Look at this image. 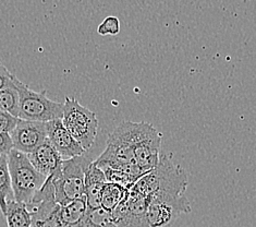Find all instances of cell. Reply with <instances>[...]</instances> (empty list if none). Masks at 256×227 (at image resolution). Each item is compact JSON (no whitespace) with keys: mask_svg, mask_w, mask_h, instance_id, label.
<instances>
[{"mask_svg":"<svg viewBox=\"0 0 256 227\" xmlns=\"http://www.w3.org/2000/svg\"><path fill=\"white\" fill-rule=\"evenodd\" d=\"M188 188V175L184 169L176 165L168 155L162 154L157 166L142 176L131 190L152 198L158 193L184 195Z\"/></svg>","mask_w":256,"mask_h":227,"instance_id":"6da1fadb","label":"cell"},{"mask_svg":"<svg viewBox=\"0 0 256 227\" xmlns=\"http://www.w3.org/2000/svg\"><path fill=\"white\" fill-rule=\"evenodd\" d=\"M136 126V122L124 121L109 134L105 151L94 161L97 166L102 169L124 170L129 165L136 164L134 158Z\"/></svg>","mask_w":256,"mask_h":227,"instance_id":"7a4b0ae2","label":"cell"},{"mask_svg":"<svg viewBox=\"0 0 256 227\" xmlns=\"http://www.w3.org/2000/svg\"><path fill=\"white\" fill-rule=\"evenodd\" d=\"M14 199L24 204H28L34 195L44 186L47 178L35 169L26 154L12 150L8 154Z\"/></svg>","mask_w":256,"mask_h":227,"instance_id":"3957f363","label":"cell"},{"mask_svg":"<svg viewBox=\"0 0 256 227\" xmlns=\"http://www.w3.org/2000/svg\"><path fill=\"white\" fill-rule=\"evenodd\" d=\"M14 84L20 97V119L40 122L62 119L64 104L48 99L45 90L35 92L16 77H14Z\"/></svg>","mask_w":256,"mask_h":227,"instance_id":"277c9868","label":"cell"},{"mask_svg":"<svg viewBox=\"0 0 256 227\" xmlns=\"http://www.w3.org/2000/svg\"><path fill=\"white\" fill-rule=\"evenodd\" d=\"M62 120L66 130L85 151L92 148L98 128V120L95 113L82 106L74 97L66 96L64 103V116Z\"/></svg>","mask_w":256,"mask_h":227,"instance_id":"5b68a950","label":"cell"},{"mask_svg":"<svg viewBox=\"0 0 256 227\" xmlns=\"http://www.w3.org/2000/svg\"><path fill=\"white\" fill-rule=\"evenodd\" d=\"M92 162L82 156L64 159L62 175L52 178L54 197L60 206L84 197L85 192V170Z\"/></svg>","mask_w":256,"mask_h":227,"instance_id":"8992f818","label":"cell"},{"mask_svg":"<svg viewBox=\"0 0 256 227\" xmlns=\"http://www.w3.org/2000/svg\"><path fill=\"white\" fill-rule=\"evenodd\" d=\"M192 210L186 195L158 193L150 198L148 220L150 227H172L181 214Z\"/></svg>","mask_w":256,"mask_h":227,"instance_id":"52a82bcc","label":"cell"},{"mask_svg":"<svg viewBox=\"0 0 256 227\" xmlns=\"http://www.w3.org/2000/svg\"><path fill=\"white\" fill-rule=\"evenodd\" d=\"M162 134L148 122H136L134 134V158L145 174L154 169L160 158Z\"/></svg>","mask_w":256,"mask_h":227,"instance_id":"ba28073f","label":"cell"},{"mask_svg":"<svg viewBox=\"0 0 256 227\" xmlns=\"http://www.w3.org/2000/svg\"><path fill=\"white\" fill-rule=\"evenodd\" d=\"M148 203V198L130 189L124 201L112 212L114 222L118 227H150Z\"/></svg>","mask_w":256,"mask_h":227,"instance_id":"9c48e42d","label":"cell"},{"mask_svg":"<svg viewBox=\"0 0 256 227\" xmlns=\"http://www.w3.org/2000/svg\"><path fill=\"white\" fill-rule=\"evenodd\" d=\"M10 136L14 142V149L28 155L47 141L46 122L19 118L16 129Z\"/></svg>","mask_w":256,"mask_h":227,"instance_id":"30bf717a","label":"cell"},{"mask_svg":"<svg viewBox=\"0 0 256 227\" xmlns=\"http://www.w3.org/2000/svg\"><path fill=\"white\" fill-rule=\"evenodd\" d=\"M47 140L62 155V159H70L84 155L85 151L81 144L66 130L62 119L46 122Z\"/></svg>","mask_w":256,"mask_h":227,"instance_id":"8fae6325","label":"cell"},{"mask_svg":"<svg viewBox=\"0 0 256 227\" xmlns=\"http://www.w3.org/2000/svg\"><path fill=\"white\" fill-rule=\"evenodd\" d=\"M28 157L35 169L46 178L52 177L54 179L62 175L64 159L48 140L28 154Z\"/></svg>","mask_w":256,"mask_h":227,"instance_id":"7c38bea8","label":"cell"},{"mask_svg":"<svg viewBox=\"0 0 256 227\" xmlns=\"http://www.w3.org/2000/svg\"><path fill=\"white\" fill-rule=\"evenodd\" d=\"M107 183L106 175L104 170L97 166L94 161L88 164L85 170V192L88 205L90 210L100 207L102 192Z\"/></svg>","mask_w":256,"mask_h":227,"instance_id":"4fadbf2b","label":"cell"},{"mask_svg":"<svg viewBox=\"0 0 256 227\" xmlns=\"http://www.w3.org/2000/svg\"><path fill=\"white\" fill-rule=\"evenodd\" d=\"M88 205L85 195L69 204L60 207V218L66 227H81L88 213Z\"/></svg>","mask_w":256,"mask_h":227,"instance_id":"5bb4252c","label":"cell"},{"mask_svg":"<svg viewBox=\"0 0 256 227\" xmlns=\"http://www.w3.org/2000/svg\"><path fill=\"white\" fill-rule=\"evenodd\" d=\"M4 216L8 227H32V216L26 205L14 199L8 200Z\"/></svg>","mask_w":256,"mask_h":227,"instance_id":"9a60e30c","label":"cell"},{"mask_svg":"<svg viewBox=\"0 0 256 227\" xmlns=\"http://www.w3.org/2000/svg\"><path fill=\"white\" fill-rule=\"evenodd\" d=\"M128 192H129V189L117 183L107 182L102 192L100 207L108 212H112L124 201Z\"/></svg>","mask_w":256,"mask_h":227,"instance_id":"2e32d148","label":"cell"},{"mask_svg":"<svg viewBox=\"0 0 256 227\" xmlns=\"http://www.w3.org/2000/svg\"><path fill=\"white\" fill-rule=\"evenodd\" d=\"M10 195H14L10 171L8 166V155L0 156V210L4 215Z\"/></svg>","mask_w":256,"mask_h":227,"instance_id":"e0dca14e","label":"cell"},{"mask_svg":"<svg viewBox=\"0 0 256 227\" xmlns=\"http://www.w3.org/2000/svg\"><path fill=\"white\" fill-rule=\"evenodd\" d=\"M20 108V97L16 84L9 88L0 90V110L14 115V117L19 118Z\"/></svg>","mask_w":256,"mask_h":227,"instance_id":"ac0fdd59","label":"cell"},{"mask_svg":"<svg viewBox=\"0 0 256 227\" xmlns=\"http://www.w3.org/2000/svg\"><path fill=\"white\" fill-rule=\"evenodd\" d=\"M81 227H118L114 222L112 212L104 210L102 207L88 210L86 217Z\"/></svg>","mask_w":256,"mask_h":227,"instance_id":"d6986e66","label":"cell"},{"mask_svg":"<svg viewBox=\"0 0 256 227\" xmlns=\"http://www.w3.org/2000/svg\"><path fill=\"white\" fill-rule=\"evenodd\" d=\"M102 170L106 175L107 182L117 183V185L122 186L129 190L133 187L134 183L136 182L131 176H129L122 170L112 168H102Z\"/></svg>","mask_w":256,"mask_h":227,"instance_id":"ffe728a7","label":"cell"},{"mask_svg":"<svg viewBox=\"0 0 256 227\" xmlns=\"http://www.w3.org/2000/svg\"><path fill=\"white\" fill-rule=\"evenodd\" d=\"M97 33L102 36L118 35L120 33V21L118 18L112 16L107 17L97 28Z\"/></svg>","mask_w":256,"mask_h":227,"instance_id":"44dd1931","label":"cell"},{"mask_svg":"<svg viewBox=\"0 0 256 227\" xmlns=\"http://www.w3.org/2000/svg\"><path fill=\"white\" fill-rule=\"evenodd\" d=\"M18 121H19L18 117L0 110V133L11 134V132L16 129Z\"/></svg>","mask_w":256,"mask_h":227,"instance_id":"7402d4cb","label":"cell"},{"mask_svg":"<svg viewBox=\"0 0 256 227\" xmlns=\"http://www.w3.org/2000/svg\"><path fill=\"white\" fill-rule=\"evenodd\" d=\"M14 75L6 68V67L0 64V90L9 88L14 84Z\"/></svg>","mask_w":256,"mask_h":227,"instance_id":"603a6c76","label":"cell"},{"mask_svg":"<svg viewBox=\"0 0 256 227\" xmlns=\"http://www.w3.org/2000/svg\"><path fill=\"white\" fill-rule=\"evenodd\" d=\"M14 150V142L8 133H0V156L8 155Z\"/></svg>","mask_w":256,"mask_h":227,"instance_id":"cb8c5ba5","label":"cell"},{"mask_svg":"<svg viewBox=\"0 0 256 227\" xmlns=\"http://www.w3.org/2000/svg\"><path fill=\"white\" fill-rule=\"evenodd\" d=\"M62 227H66V226H62Z\"/></svg>","mask_w":256,"mask_h":227,"instance_id":"d4e9b609","label":"cell"}]
</instances>
